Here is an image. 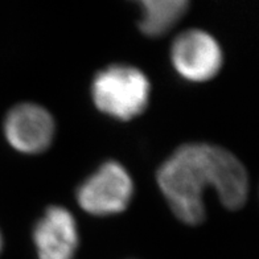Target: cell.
<instances>
[{"mask_svg":"<svg viewBox=\"0 0 259 259\" xmlns=\"http://www.w3.org/2000/svg\"><path fill=\"white\" fill-rule=\"evenodd\" d=\"M157 184L180 221L197 225L205 219L204 193L214 189L229 209L241 208L249 192L245 167L229 151L208 143L181 146L157 170Z\"/></svg>","mask_w":259,"mask_h":259,"instance_id":"1","label":"cell"},{"mask_svg":"<svg viewBox=\"0 0 259 259\" xmlns=\"http://www.w3.org/2000/svg\"><path fill=\"white\" fill-rule=\"evenodd\" d=\"M151 86L142 70L128 65L103 69L93 81V101L102 113L119 120L140 115L148 105Z\"/></svg>","mask_w":259,"mask_h":259,"instance_id":"2","label":"cell"},{"mask_svg":"<svg viewBox=\"0 0 259 259\" xmlns=\"http://www.w3.org/2000/svg\"><path fill=\"white\" fill-rule=\"evenodd\" d=\"M133 193V179L126 168L116 161H107L82 183L77 200L86 213L113 215L128 206Z\"/></svg>","mask_w":259,"mask_h":259,"instance_id":"3","label":"cell"},{"mask_svg":"<svg viewBox=\"0 0 259 259\" xmlns=\"http://www.w3.org/2000/svg\"><path fill=\"white\" fill-rule=\"evenodd\" d=\"M170 58L176 72L192 82L209 81L219 74L222 51L210 34L191 29L179 34L170 49Z\"/></svg>","mask_w":259,"mask_h":259,"instance_id":"4","label":"cell"},{"mask_svg":"<svg viewBox=\"0 0 259 259\" xmlns=\"http://www.w3.org/2000/svg\"><path fill=\"white\" fill-rule=\"evenodd\" d=\"M4 133L15 150L23 154H38L51 146L55 120L42 106L21 103L8 113Z\"/></svg>","mask_w":259,"mask_h":259,"instance_id":"5","label":"cell"},{"mask_svg":"<svg viewBox=\"0 0 259 259\" xmlns=\"http://www.w3.org/2000/svg\"><path fill=\"white\" fill-rule=\"evenodd\" d=\"M33 241L38 259H73L78 249V228L74 217L61 206H51L37 221Z\"/></svg>","mask_w":259,"mask_h":259,"instance_id":"6","label":"cell"},{"mask_svg":"<svg viewBox=\"0 0 259 259\" xmlns=\"http://www.w3.org/2000/svg\"><path fill=\"white\" fill-rule=\"evenodd\" d=\"M142 8L139 21L142 32L148 36L167 33L188 10L189 0H135Z\"/></svg>","mask_w":259,"mask_h":259,"instance_id":"7","label":"cell"},{"mask_svg":"<svg viewBox=\"0 0 259 259\" xmlns=\"http://www.w3.org/2000/svg\"><path fill=\"white\" fill-rule=\"evenodd\" d=\"M2 249H3V238H2V233H0V252H2Z\"/></svg>","mask_w":259,"mask_h":259,"instance_id":"8","label":"cell"}]
</instances>
